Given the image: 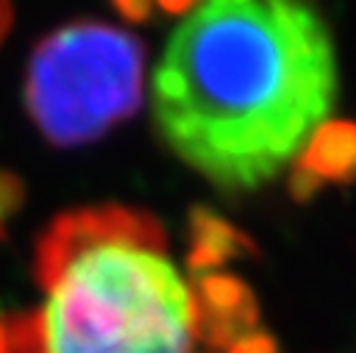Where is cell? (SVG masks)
<instances>
[{
    "label": "cell",
    "instance_id": "obj_1",
    "mask_svg": "<svg viewBox=\"0 0 356 353\" xmlns=\"http://www.w3.org/2000/svg\"><path fill=\"white\" fill-rule=\"evenodd\" d=\"M337 103V53L309 0H192L153 75L172 153L222 189L303 156Z\"/></svg>",
    "mask_w": 356,
    "mask_h": 353
},
{
    "label": "cell",
    "instance_id": "obj_2",
    "mask_svg": "<svg viewBox=\"0 0 356 353\" xmlns=\"http://www.w3.org/2000/svg\"><path fill=\"white\" fill-rule=\"evenodd\" d=\"M36 284L39 306L0 320V353H206L253 325L239 281L186 278L161 225L125 206L56 217Z\"/></svg>",
    "mask_w": 356,
    "mask_h": 353
},
{
    "label": "cell",
    "instance_id": "obj_3",
    "mask_svg": "<svg viewBox=\"0 0 356 353\" xmlns=\"http://www.w3.org/2000/svg\"><path fill=\"white\" fill-rule=\"evenodd\" d=\"M142 44L103 22H75L39 42L28 64L25 106L56 145L103 136L142 97Z\"/></svg>",
    "mask_w": 356,
    "mask_h": 353
},
{
    "label": "cell",
    "instance_id": "obj_4",
    "mask_svg": "<svg viewBox=\"0 0 356 353\" xmlns=\"http://www.w3.org/2000/svg\"><path fill=\"white\" fill-rule=\"evenodd\" d=\"M6 25H8V6H6V0H0V36H3Z\"/></svg>",
    "mask_w": 356,
    "mask_h": 353
}]
</instances>
